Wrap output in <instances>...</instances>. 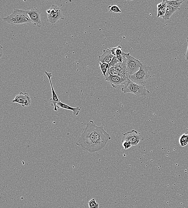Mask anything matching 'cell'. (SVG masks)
<instances>
[{
  "mask_svg": "<svg viewBox=\"0 0 188 208\" xmlns=\"http://www.w3.org/2000/svg\"><path fill=\"white\" fill-rule=\"evenodd\" d=\"M89 207L90 208H99V204L96 202L94 198L91 199L88 202Z\"/></svg>",
  "mask_w": 188,
  "mask_h": 208,
  "instance_id": "obj_19",
  "label": "cell"
},
{
  "mask_svg": "<svg viewBox=\"0 0 188 208\" xmlns=\"http://www.w3.org/2000/svg\"><path fill=\"white\" fill-rule=\"evenodd\" d=\"M186 41H187L188 43V46L187 48V50H186V54H185V59H186V61H188V37H186Z\"/></svg>",
  "mask_w": 188,
  "mask_h": 208,
  "instance_id": "obj_28",
  "label": "cell"
},
{
  "mask_svg": "<svg viewBox=\"0 0 188 208\" xmlns=\"http://www.w3.org/2000/svg\"><path fill=\"white\" fill-rule=\"evenodd\" d=\"M45 73L46 74L49 79L50 84L51 88H52V98L50 99L51 101L52 102V105L54 106V111H57L58 110V108L57 107V104L60 101L59 100L58 96L56 93V91L54 89L53 85H52V77L53 76V75H52V73H48L47 71L45 72Z\"/></svg>",
  "mask_w": 188,
  "mask_h": 208,
  "instance_id": "obj_10",
  "label": "cell"
},
{
  "mask_svg": "<svg viewBox=\"0 0 188 208\" xmlns=\"http://www.w3.org/2000/svg\"><path fill=\"white\" fill-rule=\"evenodd\" d=\"M108 72L109 75H112V76H119V77L123 78L122 77V75H121L118 72L116 71L115 69H114L113 67L110 68L109 69H108Z\"/></svg>",
  "mask_w": 188,
  "mask_h": 208,
  "instance_id": "obj_20",
  "label": "cell"
},
{
  "mask_svg": "<svg viewBox=\"0 0 188 208\" xmlns=\"http://www.w3.org/2000/svg\"><path fill=\"white\" fill-rule=\"evenodd\" d=\"M179 143L182 147L185 146L188 143V133L183 134L179 139Z\"/></svg>",
  "mask_w": 188,
  "mask_h": 208,
  "instance_id": "obj_17",
  "label": "cell"
},
{
  "mask_svg": "<svg viewBox=\"0 0 188 208\" xmlns=\"http://www.w3.org/2000/svg\"><path fill=\"white\" fill-rule=\"evenodd\" d=\"M152 70L151 67L142 64L139 71L129 76V79L134 83L145 87L146 80L151 77L148 73V71Z\"/></svg>",
  "mask_w": 188,
  "mask_h": 208,
  "instance_id": "obj_4",
  "label": "cell"
},
{
  "mask_svg": "<svg viewBox=\"0 0 188 208\" xmlns=\"http://www.w3.org/2000/svg\"><path fill=\"white\" fill-rule=\"evenodd\" d=\"M100 68L101 70H102V74L104 76V77H107V73L108 71V69H106L105 68L103 67L101 65H100Z\"/></svg>",
  "mask_w": 188,
  "mask_h": 208,
  "instance_id": "obj_23",
  "label": "cell"
},
{
  "mask_svg": "<svg viewBox=\"0 0 188 208\" xmlns=\"http://www.w3.org/2000/svg\"><path fill=\"white\" fill-rule=\"evenodd\" d=\"M114 57L110 48H105L103 50V54L99 56L98 60L101 63L109 64Z\"/></svg>",
  "mask_w": 188,
  "mask_h": 208,
  "instance_id": "obj_12",
  "label": "cell"
},
{
  "mask_svg": "<svg viewBox=\"0 0 188 208\" xmlns=\"http://www.w3.org/2000/svg\"><path fill=\"white\" fill-rule=\"evenodd\" d=\"M105 79L114 88H117L120 85H124L126 81L127 80H126L119 76H112L109 74L108 76H107L106 78Z\"/></svg>",
  "mask_w": 188,
  "mask_h": 208,
  "instance_id": "obj_11",
  "label": "cell"
},
{
  "mask_svg": "<svg viewBox=\"0 0 188 208\" xmlns=\"http://www.w3.org/2000/svg\"><path fill=\"white\" fill-rule=\"evenodd\" d=\"M27 14H28L32 23L35 26L39 27H41L42 25V23L41 19V12L40 10L35 7H33L29 10H26Z\"/></svg>",
  "mask_w": 188,
  "mask_h": 208,
  "instance_id": "obj_9",
  "label": "cell"
},
{
  "mask_svg": "<svg viewBox=\"0 0 188 208\" xmlns=\"http://www.w3.org/2000/svg\"><path fill=\"white\" fill-rule=\"evenodd\" d=\"M108 8L110 12L114 13H120L122 12L120 8L117 5L109 6Z\"/></svg>",
  "mask_w": 188,
  "mask_h": 208,
  "instance_id": "obj_18",
  "label": "cell"
},
{
  "mask_svg": "<svg viewBox=\"0 0 188 208\" xmlns=\"http://www.w3.org/2000/svg\"><path fill=\"white\" fill-rule=\"evenodd\" d=\"M110 49L111 52L113 54V55L114 56H116V47H115V48H110Z\"/></svg>",
  "mask_w": 188,
  "mask_h": 208,
  "instance_id": "obj_27",
  "label": "cell"
},
{
  "mask_svg": "<svg viewBox=\"0 0 188 208\" xmlns=\"http://www.w3.org/2000/svg\"><path fill=\"white\" fill-rule=\"evenodd\" d=\"M116 57L117 59H118L119 61L121 63H123V59H124V56L122 54H119V55H117L116 56Z\"/></svg>",
  "mask_w": 188,
  "mask_h": 208,
  "instance_id": "obj_25",
  "label": "cell"
},
{
  "mask_svg": "<svg viewBox=\"0 0 188 208\" xmlns=\"http://www.w3.org/2000/svg\"><path fill=\"white\" fill-rule=\"evenodd\" d=\"M122 143L123 148L125 149H129V148H131L132 147L131 144L129 142L124 141L122 142Z\"/></svg>",
  "mask_w": 188,
  "mask_h": 208,
  "instance_id": "obj_22",
  "label": "cell"
},
{
  "mask_svg": "<svg viewBox=\"0 0 188 208\" xmlns=\"http://www.w3.org/2000/svg\"><path fill=\"white\" fill-rule=\"evenodd\" d=\"M122 54L126 58V69L129 76L139 71L142 64L140 61L132 56L129 53L123 52Z\"/></svg>",
  "mask_w": 188,
  "mask_h": 208,
  "instance_id": "obj_5",
  "label": "cell"
},
{
  "mask_svg": "<svg viewBox=\"0 0 188 208\" xmlns=\"http://www.w3.org/2000/svg\"><path fill=\"white\" fill-rule=\"evenodd\" d=\"M57 106L58 109L62 108V109H65V110H71V111H72L73 115H75V116H77V115H79L81 109V107L79 106L75 108L72 107H71L70 106L67 105V104H65V103H62L61 101H59L57 103Z\"/></svg>",
  "mask_w": 188,
  "mask_h": 208,
  "instance_id": "obj_13",
  "label": "cell"
},
{
  "mask_svg": "<svg viewBox=\"0 0 188 208\" xmlns=\"http://www.w3.org/2000/svg\"><path fill=\"white\" fill-rule=\"evenodd\" d=\"M167 5L165 1H163L157 5V8H158V14L157 17H162L164 16L166 11V7Z\"/></svg>",
  "mask_w": 188,
  "mask_h": 208,
  "instance_id": "obj_14",
  "label": "cell"
},
{
  "mask_svg": "<svg viewBox=\"0 0 188 208\" xmlns=\"http://www.w3.org/2000/svg\"><path fill=\"white\" fill-rule=\"evenodd\" d=\"M123 53V50H122V48L120 46H118V47H116V55H119V54H122Z\"/></svg>",
  "mask_w": 188,
  "mask_h": 208,
  "instance_id": "obj_24",
  "label": "cell"
},
{
  "mask_svg": "<svg viewBox=\"0 0 188 208\" xmlns=\"http://www.w3.org/2000/svg\"><path fill=\"white\" fill-rule=\"evenodd\" d=\"M4 21L12 25L30 23L31 20L27 14L26 10L14 8L13 13L8 16L3 18Z\"/></svg>",
  "mask_w": 188,
  "mask_h": 208,
  "instance_id": "obj_2",
  "label": "cell"
},
{
  "mask_svg": "<svg viewBox=\"0 0 188 208\" xmlns=\"http://www.w3.org/2000/svg\"><path fill=\"white\" fill-rule=\"evenodd\" d=\"M143 140V137L139 135L137 131L132 130L123 135L122 142H128L131 144L132 146H135L139 144L140 141Z\"/></svg>",
  "mask_w": 188,
  "mask_h": 208,
  "instance_id": "obj_7",
  "label": "cell"
},
{
  "mask_svg": "<svg viewBox=\"0 0 188 208\" xmlns=\"http://www.w3.org/2000/svg\"><path fill=\"white\" fill-rule=\"evenodd\" d=\"M12 103H15L21 104L23 107H29L31 105V100L29 94L20 92L14 97Z\"/></svg>",
  "mask_w": 188,
  "mask_h": 208,
  "instance_id": "obj_8",
  "label": "cell"
},
{
  "mask_svg": "<svg viewBox=\"0 0 188 208\" xmlns=\"http://www.w3.org/2000/svg\"><path fill=\"white\" fill-rule=\"evenodd\" d=\"M111 139L103 126L95 125L93 120L87 124L76 144L84 151L93 153L100 151Z\"/></svg>",
  "mask_w": 188,
  "mask_h": 208,
  "instance_id": "obj_1",
  "label": "cell"
},
{
  "mask_svg": "<svg viewBox=\"0 0 188 208\" xmlns=\"http://www.w3.org/2000/svg\"><path fill=\"white\" fill-rule=\"evenodd\" d=\"M99 64L100 65H101V66L105 68L108 70L109 68V64H108V63H101L100 62Z\"/></svg>",
  "mask_w": 188,
  "mask_h": 208,
  "instance_id": "obj_26",
  "label": "cell"
},
{
  "mask_svg": "<svg viewBox=\"0 0 188 208\" xmlns=\"http://www.w3.org/2000/svg\"><path fill=\"white\" fill-rule=\"evenodd\" d=\"M124 85L122 91L124 93H132L142 98H146L150 95V92L145 87L134 83L129 79L126 81Z\"/></svg>",
  "mask_w": 188,
  "mask_h": 208,
  "instance_id": "obj_3",
  "label": "cell"
},
{
  "mask_svg": "<svg viewBox=\"0 0 188 208\" xmlns=\"http://www.w3.org/2000/svg\"><path fill=\"white\" fill-rule=\"evenodd\" d=\"M118 63H120V62L117 59L116 57L114 56V57L113 58V59H112V60L109 63V68L115 66Z\"/></svg>",
  "mask_w": 188,
  "mask_h": 208,
  "instance_id": "obj_21",
  "label": "cell"
},
{
  "mask_svg": "<svg viewBox=\"0 0 188 208\" xmlns=\"http://www.w3.org/2000/svg\"><path fill=\"white\" fill-rule=\"evenodd\" d=\"M47 14V21L52 25H54L58 23L60 20H64L63 15L62 9L56 5H52L49 9L46 11Z\"/></svg>",
  "mask_w": 188,
  "mask_h": 208,
  "instance_id": "obj_6",
  "label": "cell"
},
{
  "mask_svg": "<svg viewBox=\"0 0 188 208\" xmlns=\"http://www.w3.org/2000/svg\"><path fill=\"white\" fill-rule=\"evenodd\" d=\"M177 11V10L176 9V8H173L171 6L167 5V7H166L165 13L164 16L162 18L165 20H169L170 19L171 16Z\"/></svg>",
  "mask_w": 188,
  "mask_h": 208,
  "instance_id": "obj_15",
  "label": "cell"
},
{
  "mask_svg": "<svg viewBox=\"0 0 188 208\" xmlns=\"http://www.w3.org/2000/svg\"><path fill=\"white\" fill-rule=\"evenodd\" d=\"M166 3L168 5L171 6L173 8L177 10H179L183 2V1H179V0H165Z\"/></svg>",
  "mask_w": 188,
  "mask_h": 208,
  "instance_id": "obj_16",
  "label": "cell"
}]
</instances>
